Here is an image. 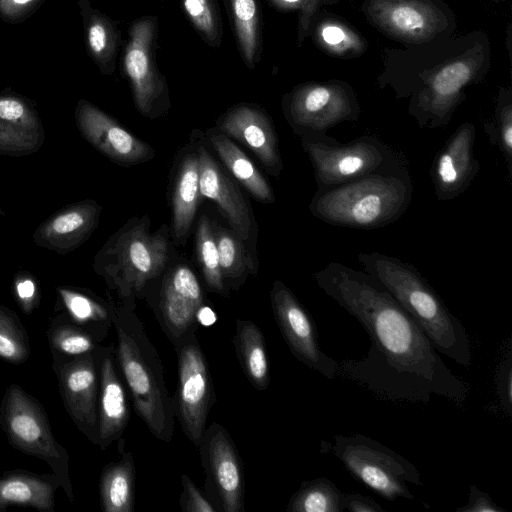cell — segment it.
<instances>
[{
	"label": "cell",
	"mask_w": 512,
	"mask_h": 512,
	"mask_svg": "<svg viewBox=\"0 0 512 512\" xmlns=\"http://www.w3.org/2000/svg\"><path fill=\"white\" fill-rule=\"evenodd\" d=\"M363 271L376 278L406 310L438 353L463 367L473 361L472 342L434 288L412 264L379 252H360Z\"/></svg>",
	"instance_id": "obj_2"
},
{
	"label": "cell",
	"mask_w": 512,
	"mask_h": 512,
	"mask_svg": "<svg viewBox=\"0 0 512 512\" xmlns=\"http://www.w3.org/2000/svg\"><path fill=\"white\" fill-rule=\"evenodd\" d=\"M0 426L15 449L42 459L50 466L59 486L73 502L68 452L54 438L39 401L19 385L11 384L0 404Z\"/></svg>",
	"instance_id": "obj_7"
},
{
	"label": "cell",
	"mask_w": 512,
	"mask_h": 512,
	"mask_svg": "<svg viewBox=\"0 0 512 512\" xmlns=\"http://www.w3.org/2000/svg\"><path fill=\"white\" fill-rule=\"evenodd\" d=\"M113 326L116 362L134 409L154 437L169 442L174 433V402L157 349L133 306L114 307Z\"/></svg>",
	"instance_id": "obj_3"
},
{
	"label": "cell",
	"mask_w": 512,
	"mask_h": 512,
	"mask_svg": "<svg viewBox=\"0 0 512 512\" xmlns=\"http://www.w3.org/2000/svg\"><path fill=\"white\" fill-rule=\"evenodd\" d=\"M476 128L470 122L462 123L436 154L431 178L439 201L454 199L464 193L480 169L475 157Z\"/></svg>",
	"instance_id": "obj_17"
},
{
	"label": "cell",
	"mask_w": 512,
	"mask_h": 512,
	"mask_svg": "<svg viewBox=\"0 0 512 512\" xmlns=\"http://www.w3.org/2000/svg\"><path fill=\"white\" fill-rule=\"evenodd\" d=\"M15 294L21 309L30 314L37 305V289L30 278H21L15 284Z\"/></svg>",
	"instance_id": "obj_44"
},
{
	"label": "cell",
	"mask_w": 512,
	"mask_h": 512,
	"mask_svg": "<svg viewBox=\"0 0 512 512\" xmlns=\"http://www.w3.org/2000/svg\"><path fill=\"white\" fill-rule=\"evenodd\" d=\"M183 492L180 497V506L186 512H217L207 495L201 491L191 480L183 474L181 477Z\"/></svg>",
	"instance_id": "obj_39"
},
{
	"label": "cell",
	"mask_w": 512,
	"mask_h": 512,
	"mask_svg": "<svg viewBox=\"0 0 512 512\" xmlns=\"http://www.w3.org/2000/svg\"><path fill=\"white\" fill-rule=\"evenodd\" d=\"M213 233L224 282L227 281V285L236 290L248 273H257V265L247 252L244 241L233 230L213 224Z\"/></svg>",
	"instance_id": "obj_31"
},
{
	"label": "cell",
	"mask_w": 512,
	"mask_h": 512,
	"mask_svg": "<svg viewBox=\"0 0 512 512\" xmlns=\"http://www.w3.org/2000/svg\"><path fill=\"white\" fill-rule=\"evenodd\" d=\"M343 511L383 512L384 509L371 497L359 493H343L341 499Z\"/></svg>",
	"instance_id": "obj_43"
},
{
	"label": "cell",
	"mask_w": 512,
	"mask_h": 512,
	"mask_svg": "<svg viewBox=\"0 0 512 512\" xmlns=\"http://www.w3.org/2000/svg\"><path fill=\"white\" fill-rule=\"evenodd\" d=\"M200 196L214 201L233 230L243 241L251 236L253 214L251 208L222 166L204 146H198Z\"/></svg>",
	"instance_id": "obj_19"
},
{
	"label": "cell",
	"mask_w": 512,
	"mask_h": 512,
	"mask_svg": "<svg viewBox=\"0 0 512 512\" xmlns=\"http://www.w3.org/2000/svg\"><path fill=\"white\" fill-rule=\"evenodd\" d=\"M82 136L111 161L133 166L151 160L154 149L134 136L119 122L86 100H80L75 112Z\"/></svg>",
	"instance_id": "obj_15"
},
{
	"label": "cell",
	"mask_w": 512,
	"mask_h": 512,
	"mask_svg": "<svg viewBox=\"0 0 512 512\" xmlns=\"http://www.w3.org/2000/svg\"><path fill=\"white\" fill-rule=\"evenodd\" d=\"M198 448L208 499L217 512H241L245 492L243 467L229 433L214 422L205 429Z\"/></svg>",
	"instance_id": "obj_12"
},
{
	"label": "cell",
	"mask_w": 512,
	"mask_h": 512,
	"mask_svg": "<svg viewBox=\"0 0 512 512\" xmlns=\"http://www.w3.org/2000/svg\"><path fill=\"white\" fill-rule=\"evenodd\" d=\"M119 373L114 345L101 346L97 444L101 450L121 438L129 420L126 391Z\"/></svg>",
	"instance_id": "obj_20"
},
{
	"label": "cell",
	"mask_w": 512,
	"mask_h": 512,
	"mask_svg": "<svg viewBox=\"0 0 512 512\" xmlns=\"http://www.w3.org/2000/svg\"><path fill=\"white\" fill-rule=\"evenodd\" d=\"M199 198V158L196 147L182 155L174 178L171 232L175 244L184 243L194 222Z\"/></svg>",
	"instance_id": "obj_23"
},
{
	"label": "cell",
	"mask_w": 512,
	"mask_h": 512,
	"mask_svg": "<svg viewBox=\"0 0 512 512\" xmlns=\"http://www.w3.org/2000/svg\"><path fill=\"white\" fill-rule=\"evenodd\" d=\"M457 512H505L490 497L476 485L469 486L467 503L456 509Z\"/></svg>",
	"instance_id": "obj_41"
},
{
	"label": "cell",
	"mask_w": 512,
	"mask_h": 512,
	"mask_svg": "<svg viewBox=\"0 0 512 512\" xmlns=\"http://www.w3.org/2000/svg\"><path fill=\"white\" fill-rule=\"evenodd\" d=\"M183 10L202 39L213 48L222 40V27L214 0H181Z\"/></svg>",
	"instance_id": "obj_37"
},
{
	"label": "cell",
	"mask_w": 512,
	"mask_h": 512,
	"mask_svg": "<svg viewBox=\"0 0 512 512\" xmlns=\"http://www.w3.org/2000/svg\"><path fill=\"white\" fill-rule=\"evenodd\" d=\"M101 207L85 201L69 207L43 223L34 235L38 245L57 252H69L82 244L95 230Z\"/></svg>",
	"instance_id": "obj_22"
},
{
	"label": "cell",
	"mask_w": 512,
	"mask_h": 512,
	"mask_svg": "<svg viewBox=\"0 0 512 512\" xmlns=\"http://www.w3.org/2000/svg\"><path fill=\"white\" fill-rule=\"evenodd\" d=\"M270 300L276 323L294 357L328 379L338 377V362L322 350L314 320L295 294L276 280Z\"/></svg>",
	"instance_id": "obj_14"
},
{
	"label": "cell",
	"mask_w": 512,
	"mask_h": 512,
	"mask_svg": "<svg viewBox=\"0 0 512 512\" xmlns=\"http://www.w3.org/2000/svg\"><path fill=\"white\" fill-rule=\"evenodd\" d=\"M68 318L101 342L113 326L114 307L82 292L60 289Z\"/></svg>",
	"instance_id": "obj_30"
},
{
	"label": "cell",
	"mask_w": 512,
	"mask_h": 512,
	"mask_svg": "<svg viewBox=\"0 0 512 512\" xmlns=\"http://www.w3.org/2000/svg\"><path fill=\"white\" fill-rule=\"evenodd\" d=\"M234 346L246 378L257 390H266L270 381L269 358L260 328L250 320L237 319Z\"/></svg>",
	"instance_id": "obj_28"
},
{
	"label": "cell",
	"mask_w": 512,
	"mask_h": 512,
	"mask_svg": "<svg viewBox=\"0 0 512 512\" xmlns=\"http://www.w3.org/2000/svg\"><path fill=\"white\" fill-rule=\"evenodd\" d=\"M195 247L198 262L207 287L218 294H226V285L221 274L218 251L213 233V223L208 216L199 217Z\"/></svg>",
	"instance_id": "obj_35"
},
{
	"label": "cell",
	"mask_w": 512,
	"mask_h": 512,
	"mask_svg": "<svg viewBox=\"0 0 512 512\" xmlns=\"http://www.w3.org/2000/svg\"><path fill=\"white\" fill-rule=\"evenodd\" d=\"M331 452L351 476L388 501L414 500L407 483L424 485L413 463L365 435H337Z\"/></svg>",
	"instance_id": "obj_8"
},
{
	"label": "cell",
	"mask_w": 512,
	"mask_h": 512,
	"mask_svg": "<svg viewBox=\"0 0 512 512\" xmlns=\"http://www.w3.org/2000/svg\"><path fill=\"white\" fill-rule=\"evenodd\" d=\"M100 349L101 346L71 357L52 354V367L65 409L78 430L93 444H98Z\"/></svg>",
	"instance_id": "obj_13"
},
{
	"label": "cell",
	"mask_w": 512,
	"mask_h": 512,
	"mask_svg": "<svg viewBox=\"0 0 512 512\" xmlns=\"http://www.w3.org/2000/svg\"><path fill=\"white\" fill-rule=\"evenodd\" d=\"M495 383L499 402L507 415L510 416L512 414V357L510 345L504 359L498 365Z\"/></svg>",
	"instance_id": "obj_40"
},
{
	"label": "cell",
	"mask_w": 512,
	"mask_h": 512,
	"mask_svg": "<svg viewBox=\"0 0 512 512\" xmlns=\"http://www.w3.org/2000/svg\"><path fill=\"white\" fill-rule=\"evenodd\" d=\"M377 16L386 29L409 40L425 39L435 30L437 18L432 7L416 0H384Z\"/></svg>",
	"instance_id": "obj_26"
},
{
	"label": "cell",
	"mask_w": 512,
	"mask_h": 512,
	"mask_svg": "<svg viewBox=\"0 0 512 512\" xmlns=\"http://www.w3.org/2000/svg\"><path fill=\"white\" fill-rule=\"evenodd\" d=\"M207 138L229 173L259 202L272 204L271 185L251 159L222 131L212 128Z\"/></svg>",
	"instance_id": "obj_25"
},
{
	"label": "cell",
	"mask_w": 512,
	"mask_h": 512,
	"mask_svg": "<svg viewBox=\"0 0 512 512\" xmlns=\"http://www.w3.org/2000/svg\"><path fill=\"white\" fill-rule=\"evenodd\" d=\"M43 128L32 105L24 98L0 95V154L23 156L37 151L43 142Z\"/></svg>",
	"instance_id": "obj_21"
},
{
	"label": "cell",
	"mask_w": 512,
	"mask_h": 512,
	"mask_svg": "<svg viewBox=\"0 0 512 512\" xmlns=\"http://www.w3.org/2000/svg\"><path fill=\"white\" fill-rule=\"evenodd\" d=\"M178 364L175 416L186 437L198 447L215 401L213 381L197 338V326L173 343Z\"/></svg>",
	"instance_id": "obj_9"
},
{
	"label": "cell",
	"mask_w": 512,
	"mask_h": 512,
	"mask_svg": "<svg viewBox=\"0 0 512 512\" xmlns=\"http://www.w3.org/2000/svg\"><path fill=\"white\" fill-rule=\"evenodd\" d=\"M29 355L25 327L11 310L0 305V357L9 363L21 364Z\"/></svg>",
	"instance_id": "obj_36"
},
{
	"label": "cell",
	"mask_w": 512,
	"mask_h": 512,
	"mask_svg": "<svg viewBox=\"0 0 512 512\" xmlns=\"http://www.w3.org/2000/svg\"><path fill=\"white\" fill-rule=\"evenodd\" d=\"M135 463L130 452L108 463L101 474L99 493L104 512H133L135 506Z\"/></svg>",
	"instance_id": "obj_29"
},
{
	"label": "cell",
	"mask_w": 512,
	"mask_h": 512,
	"mask_svg": "<svg viewBox=\"0 0 512 512\" xmlns=\"http://www.w3.org/2000/svg\"><path fill=\"white\" fill-rule=\"evenodd\" d=\"M343 492L328 478L320 477L302 481L292 495L287 512H344Z\"/></svg>",
	"instance_id": "obj_33"
},
{
	"label": "cell",
	"mask_w": 512,
	"mask_h": 512,
	"mask_svg": "<svg viewBox=\"0 0 512 512\" xmlns=\"http://www.w3.org/2000/svg\"><path fill=\"white\" fill-rule=\"evenodd\" d=\"M216 128L251 150L265 170L278 176L283 169L278 136L267 112L256 104L240 103L219 118Z\"/></svg>",
	"instance_id": "obj_18"
},
{
	"label": "cell",
	"mask_w": 512,
	"mask_h": 512,
	"mask_svg": "<svg viewBox=\"0 0 512 512\" xmlns=\"http://www.w3.org/2000/svg\"><path fill=\"white\" fill-rule=\"evenodd\" d=\"M204 300L202 287L189 266L177 265L165 274L156 314L172 344L197 326Z\"/></svg>",
	"instance_id": "obj_16"
},
{
	"label": "cell",
	"mask_w": 512,
	"mask_h": 512,
	"mask_svg": "<svg viewBox=\"0 0 512 512\" xmlns=\"http://www.w3.org/2000/svg\"><path fill=\"white\" fill-rule=\"evenodd\" d=\"M321 37L323 41L331 47H337L338 45L347 42L349 39L345 30L337 25H326L323 27L321 30Z\"/></svg>",
	"instance_id": "obj_45"
},
{
	"label": "cell",
	"mask_w": 512,
	"mask_h": 512,
	"mask_svg": "<svg viewBox=\"0 0 512 512\" xmlns=\"http://www.w3.org/2000/svg\"><path fill=\"white\" fill-rule=\"evenodd\" d=\"M283 112L300 137L326 134L327 131L360 116L352 90L341 84H305L283 98Z\"/></svg>",
	"instance_id": "obj_10"
},
{
	"label": "cell",
	"mask_w": 512,
	"mask_h": 512,
	"mask_svg": "<svg viewBox=\"0 0 512 512\" xmlns=\"http://www.w3.org/2000/svg\"><path fill=\"white\" fill-rule=\"evenodd\" d=\"M413 194L409 171L374 173L324 191H316L311 214L321 221L353 229H378L398 220Z\"/></svg>",
	"instance_id": "obj_4"
},
{
	"label": "cell",
	"mask_w": 512,
	"mask_h": 512,
	"mask_svg": "<svg viewBox=\"0 0 512 512\" xmlns=\"http://www.w3.org/2000/svg\"><path fill=\"white\" fill-rule=\"evenodd\" d=\"M99 255V273L117 291L123 304L133 306L134 298L166 266L167 232L151 233L147 215L133 217L110 238Z\"/></svg>",
	"instance_id": "obj_5"
},
{
	"label": "cell",
	"mask_w": 512,
	"mask_h": 512,
	"mask_svg": "<svg viewBox=\"0 0 512 512\" xmlns=\"http://www.w3.org/2000/svg\"><path fill=\"white\" fill-rule=\"evenodd\" d=\"M87 51L103 74H112L119 46L115 23L88 0L79 1Z\"/></svg>",
	"instance_id": "obj_27"
},
{
	"label": "cell",
	"mask_w": 512,
	"mask_h": 512,
	"mask_svg": "<svg viewBox=\"0 0 512 512\" xmlns=\"http://www.w3.org/2000/svg\"><path fill=\"white\" fill-rule=\"evenodd\" d=\"M317 286L367 332L365 357L344 359L337 375L389 401L464 404L469 385L455 375L406 310L373 276L331 261L312 275Z\"/></svg>",
	"instance_id": "obj_1"
},
{
	"label": "cell",
	"mask_w": 512,
	"mask_h": 512,
	"mask_svg": "<svg viewBox=\"0 0 512 512\" xmlns=\"http://www.w3.org/2000/svg\"><path fill=\"white\" fill-rule=\"evenodd\" d=\"M235 36L243 61L253 69L261 48V14L257 0H229Z\"/></svg>",
	"instance_id": "obj_32"
},
{
	"label": "cell",
	"mask_w": 512,
	"mask_h": 512,
	"mask_svg": "<svg viewBox=\"0 0 512 512\" xmlns=\"http://www.w3.org/2000/svg\"><path fill=\"white\" fill-rule=\"evenodd\" d=\"M311 162L317 191L374 174L409 171L404 153L374 135H363L340 143L326 134L301 137Z\"/></svg>",
	"instance_id": "obj_6"
},
{
	"label": "cell",
	"mask_w": 512,
	"mask_h": 512,
	"mask_svg": "<svg viewBox=\"0 0 512 512\" xmlns=\"http://www.w3.org/2000/svg\"><path fill=\"white\" fill-rule=\"evenodd\" d=\"M60 487L53 473L39 475L16 470L0 477V512L10 506L54 512L55 491Z\"/></svg>",
	"instance_id": "obj_24"
},
{
	"label": "cell",
	"mask_w": 512,
	"mask_h": 512,
	"mask_svg": "<svg viewBox=\"0 0 512 512\" xmlns=\"http://www.w3.org/2000/svg\"><path fill=\"white\" fill-rule=\"evenodd\" d=\"M157 33L156 19L144 16L135 20L128 31L123 69L130 82L137 110L145 117L157 118L170 107L165 79L153 57Z\"/></svg>",
	"instance_id": "obj_11"
},
{
	"label": "cell",
	"mask_w": 512,
	"mask_h": 512,
	"mask_svg": "<svg viewBox=\"0 0 512 512\" xmlns=\"http://www.w3.org/2000/svg\"><path fill=\"white\" fill-rule=\"evenodd\" d=\"M484 131L490 144L502 153L509 179L512 178V103L510 98H500L494 122L484 123Z\"/></svg>",
	"instance_id": "obj_38"
},
{
	"label": "cell",
	"mask_w": 512,
	"mask_h": 512,
	"mask_svg": "<svg viewBox=\"0 0 512 512\" xmlns=\"http://www.w3.org/2000/svg\"><path fill=\"white\" fill-rule=\"evenodd\" d=\"M43 0H0V17L18 21L30 14Z\"/></svg>",
	"instance_id": "obj_42"
},
{
	"label": "cell",
	"mask_w": 512,
	"mask_h": 512,
	"mask_svg": "<svg viewBox=\"0 0 512 512\" xmlns=\"http://www.w3.org/2000/svg\"><path fill=\"white\" fill-rule=\"evenodd\" d=\"M48 341L52 354L68 357L89 353L101 346L93 335L62 316L51 322Z\"/></svg>",
	"instance_id": "obj_34"
}]
</instances>
